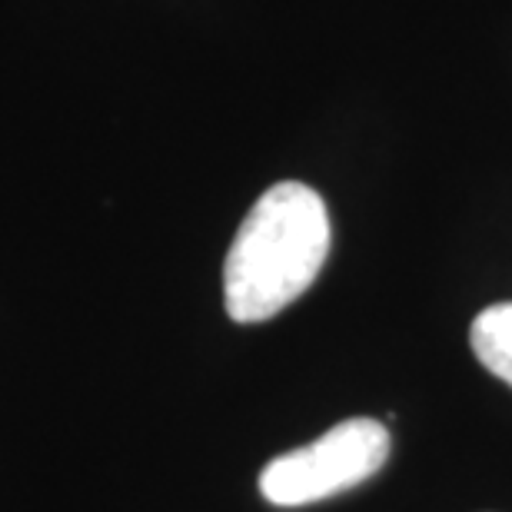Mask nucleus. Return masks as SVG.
<instances>
[{
    "instance_id": "obj_2",
    "label": "nucleus",
    "mask_w": 512,
    "mask_h": 512,
    "mask_svg": "<svg viewBox=\"0 0 512 512\" xmlns=\"http://www.w3.org/2000/svg\"><path fill=\"white\" fill-rule=\"evenodd\" d=\"M389 433L376 419H346L316 443L276 456L260 473V493L273 506H310L380 473Z\"/></svg>"
},
{
    "instance_id": "obj_1",
    "label": "nucleus",
    "mask_w": 512,
    "mask_h": 512,
    "mask_svg": "<svg viewBox=\"0 0 512 512\" xmlns=\"http://www.w3.org/2000/svg\"><path fill=\"white\" fill-rule=\"evenodd\" d=\"M330 256V213L306 183H276L240 223L223 266L230 320L263 323L310 290Z\"/></svg>"
},
{
    "instance_id": "obj_3",
    "label": "nucleus",
    "mask_w": 512,
    "mask_h": 512,
    "mask_svg": "<svg viewBox=\"0 0 512 512\" xmlns=\"http://www.w3.org/2000/svg\"><path fill=\"white\" fill-rule=\"evenodd\" d=\"M476 360L512 386V303H496L473 320L469 330Z\"/></svg>"
}]
</instances>
